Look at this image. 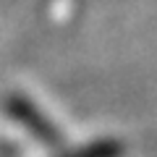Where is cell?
I'll return each instance as SVG.
<instances>
[{
	"mask_svg": "<svg viewBox=\"0 0 157 157\" xmlns=\"http://www.w3.org/2000/svg\"><path fill=\"white\" fill-rule=\"evenodd\" d=\"M6 110H8V115H13L16 121H21L39 141H45V144H58V141H60V134L55 131V126H52L50 121L37 110V105H34L32 100H26L24 94L6 97Z\"/></svg>",
	"mask_w": 157,
	"mask_h": 157,
	"instance_id": "6da1fadb",
	"label": "cell"
},
{
	"mask_svg": "<svg viewBox=\"0 0 157 157\" xmlns=\"http://www.w3.org/2000/svg\"><path fill=\"white\" fill-rule=\"evenodd\" d=\"M121 152H123V147L118 144V141H97V144H86L84 149L78 152H71V155L66 157H121Z\"/></svg>",
	"mask_w": 157,
	"mask_h": 157,
	"instance_id": "7a4b0ae2",
	"label": "cell"
}]
</instances>
